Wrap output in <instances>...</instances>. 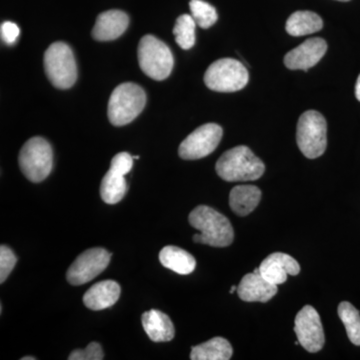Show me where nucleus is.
Returning <instances> with one entry per match:
<instances>
[{"instance_id": "33", "label": "nucleus", "mask_w": 360, "mask_h": 360, "mask_svg": "<svg viewBox=\"0 0 360 360\" xmlns=\"http://www.w3.org/2000/svg\"><path fill=\"white\" fill-rule=\"evenodd\" d=\"M338 1H345V2H347V1H349V0H338Z\"/></svg>"}, {"instance_id": "18", "label": "nucleus", "mask_w": 360, "mask_h": 360, "mask_svg": "<svg viewBox=\"0 0 360 360\" xmlns=\"http://www.w3.org/2000/svg\"><path fill=\"white\" fill-rule=\"evenodd\" d=\"M142 326L146 335L155 342H167L174 340V323L167 314L160 310L151 309L144 312L141 317Z\"/></svg>"}, {"instance_id": "3", "label": "nucleus", "mask_w": 360, "mask_h": 360, "mask_svg": "<svg viewBox=\"0 0 360 360\" xmlns=\"http://www.w3.org/2000/svg\"><path fill=\"white\" fill-rule=\"evenodd\" d=\"M146 104V94L139 85L125 82L111 94L108 103V118L115 127L134 122Z\"/></svg>"}, {"instance_id": "11", "label": "nucleus", "mask_w": 360, "mask_h": 360, "mask_svg": "<svg viewBox=\"0 0 360 360\" xmlns=\"http://www.w3.org/2000/svg\"><path fill=\"white\" fill-rule=\"evenodd\" d=\"M111 253L104 248L85 250L70 265L66 279L71 285H82L96 278L110 264Z\"/></svg>"}, {"instance_id": "8", "label": "nucleus", "mask_w": 360, "mask_h": 360, "mask_svg": "<svg viewBox=\"0 0 360 360\" xmlns=\"http://www.w3.org/2000/svg\"><path fill=\"white\" fill-rule=\"evenodd\" d=\"M248 68L238 59L221 58L214 61L205 71V82L208 89L217 92H236L248 84Z\"/></svg>"}, {"instance_id": "14", "label": "nucleus", "mask_w": 360, "mask_h": 360, "mask_svg": "<svg viewBox=\"0 0 360 360\" xmlns=\"http://www.w3.org/2000/svg\"><path fill=\"white\" fill-rule=\"evenodd\" d=\"M300 271V264L295 258L283 252L272 253L259 266V274L276 285L285 283L288 276H297Z\"/></svg>"}, {"instance_id": "23", "label": "nucleus", "mask_w": 360, "mask_h": 360, "mask_svg": "<svg viewBox=\"0 0 360 360\" xmlns=\"http://www.w3.org/2000/svg\"><path fill=\"white\" fill-rule=\"evenodd\" d=\"M338 315L345 324L349 340L354 345H360V314L352 303L341 302L338 307Z\"/></svg>"}, {"instance_id": "16", "label": "nucleus", "mask_w": 360, "mask_h": 360, "mask_svg": "<svg viewBox=\"0 0 360 360\" xmlns=\"http://www.w3.org/2000/svg\"><path fill=\"white\" fill-rule=\"evenodd\" d=\"M277 290L276 284L255 272L243 276L238 286L239 297L246 302H267L276 295Z\"/></svg>"}, {"instance_id": "32", "label": "nucleus", "mask_w": 360, "mask_h": 360, "mask_svg": "<svg viewBox=\"0 0 360 360\" xmlns=\"http://www.w3.org/2000/svg\"><path fill=\"white\" fill-rule=\"evenodd\" d=\"M139 156H134V160H139Z\"/></svg>"}, {"instance_id": "4", "label": "nucleus", "mask_w": 360, "mask_h": 360, "mask_svg": "<svg viewBox=\"0 0 360 360\" xmlns=\"http://www.w3.org/2000/svg\"><path fill=\"white\" fill-rule=\"evenodd\" d=\"M139 63L141 70L153 79H167L174 68V59L172 51L158 37L148 34L139 44Z\"/></svg>"}, {"instance_id": "24", "label": "nucleus", "mask_w": 360, "mask_h": 360, "mask_svg": "<svg viewBox=\"0 0 360 360\" xmlns=\"http://www.w3.org/2000/svg\"><path fill=\"white\" fill-rule=\"evenodd\" d=\"M195 20L193 16L184 14L177 18L174 28V34L176 44L184 51L191 49L195 44Z\"/></svg>"}, {"instance_id": "5", "label": "nucleus", "mask_w": 360, "mask_h": 360, "mask_svg": "<svg viewBox=\"0 0 360 360\" xmlns=\"http://www.w3.org/2000/svg\"><path fill=\"white\" fill-rule=\"evenodd\" d=\"M18 163L26 179L35 184L44 181L53 167L51 144L44 137H32L21 148Z\"/></svg>"}, {"instance_id": "19", "label": "nucleus", "mask_w": 360, "mask_h": 360, "mask_svg": "<svg viewBox=\"0 0 360 360\" xmlns=\"http://www.w3.org/2000/svg\"><path fill=\"white\" fill-rule=\"evenodd\" d=\"M262 200V191L255 186L233 187L229 194V205L232 212L239 217H246L252 212Z\"/></svg>"}, {"instance_id": "1", "label": "nucleus", "mask_w": 360, "mask_h": 360, "mask_svg": "<svg viewBox=\"0 0 360 360\" xmlns=\"http://www.w3.org/2000/svg\"><path fill=\"white\" fill-rule=\"evenodd\" d=\"M188 220L191 226L200 231V234H194V243L226 248L233 241L234 231L231 221L210 206L200 205L194 208Z\"/></svg>"}, {"instance_id": "20", "label": "nucleus", "mask_w": 360, "mask_h": 360, "mask_svg": "<svg viewBox=\"0 0 360 360\" xmlns=\"http://www.w3.org/2000/svg\"><path fill=\"white\" fill-rule=\"evenodd\" d=\"M160 262L163 266L181 276L191 274L196 267L195 258L177 246L168 245L162 248L160 252Z\"/></svg>"}, {"instance_id": "22", "label": "nucleus", "mask_w": 360, "mask_h": 360, "mask_svg": "<svg viewBox=\"0 0 360 360\" xmlns=\"http://www.w3.org/2000/svg\"><path fill=\"white\" fill-rule=\"evenodd\" d=\"M232 354H233V349L229 340L222 338H214L193 347L191 352V359L229 360L231 359Z\"/></svg>"}, {"instance_id": "2", "label": "nucleus", "mask_w": 360, "mask_h": 360, "mask_svg": "<svg viewBox=\"0 0 360 360\" xmlns=\"http://www.w3.org/2000/svg\"><path fill=\"white\" fill-rule=\"evenodd\" d=\"M220 179L229 182L252 181L264 174V162L248 146H239L225 151L215 165Z\"/></svg>"}, {"instance_id": "15", "label": "nucleus", "mask_w": 360, "mask_h": 360, "mask_svg": "<svg viewBox=\"0 0 360 360\" xmlns=\"http://www.w3.org/2000/svg\"><path fill=\"white\" fill-rule=\"evenodd\" d=\"M129 25V18L122 11H108L97 16L92 37L98 41H111L122 37Z\"/></svg>"}, {"instance_id": "7", "label": "nucleus", "mask_w": 360, "mask_h": 360, "mask_svg": "<svg viewBox=\"0 0 360 360\" xmlns=\"http://www.w3.org/2000/svg\"><path fill=\"white\" fill-rule=\"evenodd\" d=\"M44 70L49 82L56 89H70L77 82V68L75 56L65 42H54L44 53Z\"/></svg>"}, {"instance_id": "29", "label": "nucleus", "mask_w": 360, "mask_h": 360, "mask_svg": "<svg viewBox=\"0 0 360 360\" xmlns=\"http://www.w3.org/2000/svg\"><path fill=\"white\" fill-rule=\"evenodd\" d=\"M355 96H356L357 101H360V75L356 80V84H355Z\"/></svg>"}, {"instance_id": "6", "label": "nucleus", "mask_w": 360, "mask_h": 360, "mask_svg": "<svg viewBox=\"0 0 360 360\" xmlns=\"http://www.w3.org/2000/svg\"><path fill=\"white\" fill-rule=\"evenodd\" d=\"M328 124L319 111H305L300 115L296 130L298 148L305 158L314 160L323 155L328 146Z\"/></svg>"}, {"instance_id": "27", "label": "nucleus", "mask_w": 360, "mask_h": 360, "mask_svg": "<svg viewBox=\"0 0 360 360\" xmlns=\"http://www.w3.org/2000/svg\"><path fill=\"white\" fill-rule=\"evenodd\" d=\"M104 354L103 347L99 343L91 342L84 349H75L71 352L70 360H103Z\"/></svg>"}, {"instance_id": "28", "label": "nucleus", "mask_w": 360, "mask_h": 360, "mask_svg": "<svg viewBox=\"0 0 360 360\" xmlns=\"http://www.w3.org/2000/svg\"><path fill=\"white\" fill-rule=\"evenodd\" d=\"M0 32H1V39L6 42V44L11 45L16 41V39L20 37V27L11 21H6L2 23L0 27Z\"/></svg>"}, {"instance_id": "10", "label": "nucleus", "mask_w": 360, "mask_h": 360, "mask_svg": "<svg viewBox=\"0 0 360 360\" xmlns=\"http://www.w3.org/2000/svg\"><path fill=\"white\" fill-rule=\"evenodd\" d=\"M222 134L224 131L217 123L201 125L180 143V158L186 160H195L210 155L219 146Z\"/></svg>"}, {"instance_id": "30", "label": "nucleus", "mask_w": 360, "mask_h": 360, "mask_svg": "<svg viewBox=\"0 0 360 360\" xmlns=\"http://www.w3.org/2000/svg\"><path fill=\"white\" fill-rule=\"evenodd\" d=\"M37 359H35V357H30V356H25V357H22V359H21V360H35Z\"/></svg>"}, {"instance_id": "21", "label": "nucleus", "mask_w": 360, "mask_h": 360, "mask_svg": "<svg viewBox=\"0 0 360 360\" xmlns=\"http://www.w3.org/2000/svg\"><path fill=\"white\" fill-rule=\"evenodd\" d=\"M323 27V21L319 14L312 11H300L291 14L286 21L285 30L292 37H303L319 32Z\"/></svg>"}, {"instance_id": "12", "label": "nucleus", "mask_w": 360, "mask_h": 360, "mask_svg": "<svg viewBox=\"0 0 360 360\" xmlns=\"http://www.w3.org/2000/svg\"><path fill=\"white\" fill-rule=\"evenodd\" d=\"M295 335L302 347L314 354L321 352L326 342L323 328L319 312L305 305L295 317Z\"/></svg>"}, {"instance_id": "17", "label": "nucleus", "mask_w": 360, "mask_h": 360, "mask_svg": "<svg viewBox=\"0 0 360 360\" xmlns=\"http://www.w3.org/2000/svg\"><path fill=\"white\" fill-rule=\"evenodd\" d=\"M120 284L113 281H103L92 285L84 295V303L87 309L103 310L113 307L120 300Z\"/></svg>"}, {"instance_id": "13", "label": "nucleus", "mask_w": 360, "mask_h": 360, "mask_svg": "<svg viewBox=\"0 0 360 360\" xmlns=\"http://www.w3.org/2000/svg\"><path fill=\"white\" fill-rule=\"evenodd\" d=\"M328 51L326 40L314 37L305 40L284 56V65L291 70H309L316 65Z\"/></svg>"}, {"instance_id": "25", "label": "nucleus", "mask_w": 360, "mask_h": 360, "mask_svg": "<svg viewBox=\"0 0 360 360\" xmlns=\"http://www.w3.org/2000/svg\"><path fill=\"white\" fill-rule=\"evenodd\" d=\"M191 16L195 20L196 25L201 28H210L219 20L217 11L214 7L210 6L203 0H191L189 2Z\"/></svg>"}, {"instance_id": "31", "label": "nucleus", "mask_w": 360, "mask_h": 360, "mask_svg": "<svg viewBox=\"0 0 360 360\" xmlns=\"http://www.w3.org/2000/svg\"><path fill=\"white\" fill-rule=\"evenodd\" d=\"M238 290V286L233 285L231 288V293H234V291Z\"/></svg>"}, {"instance_id": "26", "label": "nucleus", "mask_w": 360, "mask_h": 360, "mask_svg": "<svg viewBox=\"0 0 360 360\" xmlns=\"http://www.w3.org/2000/svg\"><path fill=\"white\" fill-rule=\"evenodd\" d=\"M18 262L13 250L6 245L0 246V283H4Z\"/></svg>"}, {"instance_id": "9", "label": "nucleus", "mask_w": 360, "mask_h": 360, "mask_svg": "<svg viewBox=\"0 0 360 360\" xmlns=\"http://www.w3.org/2000/svg\"><path fill=\"white\" fill-rule=\"evenodd\" d=\"M134 167V156L127 153H117L112 158L110 168L104 175L101 184V196L108 205H116L124 198L127 191L125 175Z\"/></svg>"}]
</instances>
